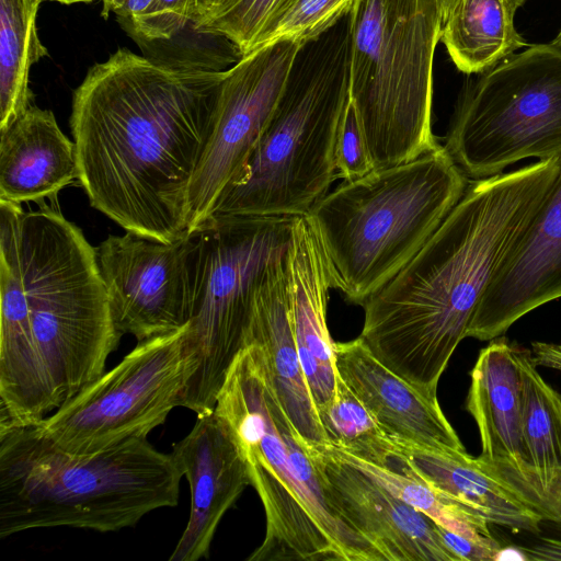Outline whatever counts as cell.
<instances>
[{"instance_id": "cell-1", "label": "cell", "mask_w": 561, "mask_h": 561, "mask_svg": "<svg viewBox=\"0 0 561 561\" xmlns=\"http://www.w3.org/2000/svg\"><path fill=\"white\" fill-rule=\"evenodd\" d=\"M226 73L127 48L90 67L73 91L70 126L91 206L147 238L190 234L188 191Z\"/></svg>"}, {"instance_id": "cell-2", "label": "cell", "mask_w": 561, "mask_h": 561, "mask_svg": "<svg viewBox=\"0 0 561 561\" xmlns=\"http://www.w3.org/2000/svg\"><path fill=\"white\" fill-rule=\"evenodd\" d=\"M561 157L471 180L421 250L364 304L359 337L422 393L437 386L499 265L549 195Z\"/></svg>"}, {"instance_id": "cell-3", "label": "cell", "mask_w": 561, "mask_h": 561, "mask_svg": "<svg viewBox=\"0 0 561 561\" xmlns=\"http://www.w3.org/2000/svg\"><path fill=\"white\" fill-rule=\"evenodd\" d=\"M182 477L172 454L157 450L147 437L72 454L36 425L0 431V538L50 527H133L146 514L178 504Z\"/></svg>"}, {"instance_id": "cell-4", "label": "cell", "mask_w": 561, "mask_h": 561, "mask_svg": "<svg viewBox=\"0 0 561 561\" xmlns=\"http://www.w3.org/2000/svg\"><path fill=\"white\" fill-rule=\"evenodd\" d=\"M214 412L231 431L265 513L248 561H381L331 510L317 466L283 409L257 344L233 360Z\"/></svg>"}, {"instance_id": "cell-5", "label": "cell", "mask_w": 561, "mask_h": 561, "mask_svg": "<svg viewBox=\"0 0 561 561\" xmlns=\"http://www.w3.org/2000/svg\"><path fill=\"white\" fill-rule=\"evenodd\" d=\"M350 67L351 12L301 45L242 173L208 218L300 217L329 193Z\"/></svg>"}, {"instance_id": "cell-6", "label": "cell", "mask_w": 561, "mask_h": 561, "mask_svg": "<svg viewBox=\"0 0 561 561\" xmlns=\"http://www.w3.org/2000/svg\"><path fill=\"white\" fill-rule=\"evenodd\" d=\"M469 179L444 146L343 181L308 214L334 289L363 304L421 250L463 195Z\"/></svg>"}, {"instance_id": "cell-7", "label": "cell", "mask_w": 561, "mask_h": 561, "mask_svg": "<svg viewBox=\"0 0 561 561\" xmlns=\"http://www.w3.org/2000/svg\"><path fill=\"white\" fill-rule=\"evenodd\" d=\"M440 0H357L351 10L350 96L375 169L440 146L432 130Z\"/></svg>"}, {"instance_id": "cell-8", "label": "cell", "mask_w": 561, "mask_h": 561, "mask_svg": "<svg viewBox=\"0 0 561 561\" xmlns=\"http://www.w3.org/2000/svg\"><path fill=\"white\" fill-rule=\"evenodd\" d=\"M19 256L34 335L60 407L103 375L122 335L95 248L57 207L22 211Z\"/></svg>"}, {"instance_id": "cell-9", "label": "cell", "mask_w": 561, "mask_h": 561, "mask_svg": "<svg viewBox=\"0 0 561 561\" xmlns=\"http://www.w3.org/2000/svg\"><path fill=\"white\" fill-rule=\"evenodd\" d=\"M296 217H210L192 231L188 339L197 368L182 405L211 413L226 376L248 346L256 290L291 241Z\"/></svg>"}, {"instance_id": "cell-10", "label": "cell", "mask_w": 561, "mask_h": 561, "mask_svg": "<svg viewBox=\"0 0 561 561\" xmlns=\"http://www.w3.org/2000/svg\"><path fill=\"white\" fill-rule=\"evenodd\" d=\"M444 147L470 181L560 158L561 46H530L483 72L459 99Z\"/></svg>"}, {"instance_id": "cell-11", "label": "cell", "mask_w": 561, "mask_h": 561, "mask_svg": "<svg viewBox=\"0 0 561 561\" xmlns=\"http://www.w3.org/2000/svg\"><path fill=\"white\" fill-rule=\"evenodd\" d=\"M197 368L188 323L141 342L114 368L82 388L36 425L56 447L100 451L147 437L182 405Z\"/></svg>"}, {"instance_id": "cell-12", "label": "cell", "mask_w": 561, "mask_h": 561, "mask_svg": "<svg viewBox=\"0 0 561 561\" xmlns=\"http://www.w3.org/2000/svg\"><path fill=\"white\" fill-rule=\"evenodd\" d=\"M302 44L278 42L243 55L221 82L210 135L188 191L187 224L202 226L242 173Z\"/></svg>"}, {"instance_id": "cell-13", "label": "cell", "mask_w": 561, "mask_h": 561, "mask_svg": "<svg viewBox=\"0 0 561 561\" xmlns=\"http://www.w3.org/2000/svg\"><path fill=\"white\" fill-rule=\"evenodd\" d=\"M194 233L164 242L126 231L96 250L112 318L121 335L138 342L181 329L191 316Z\"/></svg>"}, {"instance_id": "cell-14", "label": "cell", "mask_w": 561, "mask_h": 561, "mask_svg": "<svg viewBox=\"0 0 561 561\" xmlns=\"http://www.w3.org/2000/svg\"><path fill=\"white\" fill-rule=\"evenodd\" d=\"M20 204L0 201V431L37 425L59 405L34 335L19 256Z\"/></svg>"}, {"instance_id": "cell-15", "label": "cell", "mask_w": 561, "mask_h": 561, "mask_svg": "<svg viewBox=\"0 0 561 561\" xmlns=\"http://www.w3.org/2000/svg\"><path fill=\"white\" fill-rule=\"evenodd\" d=\"M309 454L333 513L364 537L381 561H459L431 517L344 460L331 445Z\"/></svg>"}, {"instance_id": "cell-16", "label": "cell", "mask_w": 561, "mask_h": 561, "mask_svg": "<svg viewBox=\"0 0 561 561\" xmlns=\"http://www.w3.org/2000/svg\"><path fill=\"white\" fill-rule=\"evenodd\" d=\"M560 297L561 167L549 195L499 265L466 337H500L523 316Z\"/></svg>"}, {"instance_id": "cell-17", "label": "cell", "mask_w": 561, "mask_h": 561, "mask_svg": "<svg viewBox=\"0 0 561 561\" xmlns=\"http://www.w3.org/2000/svg\"><path fill=\"white\" fill-rule=\"evenodd\" d=\"M171 454L187 479L191 510L169 560L208 558L220 520L251 484L245 460L231 431L214 411L197 416L191 432L173 445Z\"/></svg>"}, {"instance_id": "cell-18", "label": "cell", "mask_w": 561, "mask_h": 561, "mask_svg": "<svg viewBox=\"0 0 561 561\" xmlns=\"http://www.w3.org/2000/svg\"><path fill=\"white\" fill-rule=\"evenodd\" d=\"M293 328L302 371L317 411L334 397L339 373L327 324L330 265L309 215L296 217L286 255Z\"/></svg>"}, {"instance_id": "cell-19", "label": "cell", "mask_w": 561, "mask_h": 561, "mask_svg": "<svg viewBox=\"0 0 561 561\" xmlns=\"http://www.w3.org/2000/svg\"><path fill=\"white\" fill-rule=\"evenodd\" d=\"M334 353L339 375L387 435L425 448L466 451L437 397L386 367L359 336L334 343Z\"/></svg>"}, {"instance_id": "cell-20", "label": "cell", "mask_w": 561, "mask_h": 561, "mask_svg": "<svg viewBox=\"0 0 561 561\" xmlns=\"http://www.w3.org/2000/svg\"><path fill=\"white\" fill-rule=\"evenodd\" d=\"M286 255L270 267L256 290L248 346L262 347L276 396L309 451L329 442L299 360L288 298Z\"/></svg>"}, {"instance_id": "cell-21", "label": "cell", "mask_w": 561, "mask_h": 561, "mask_svg": "<svg viewBox=\"0 0 561 561\" xmlns=\"http://www.w3.org/2000/svg\"><path fill=\"white\" fill-rule=\"evenodd\" d=\"M78 180L75 141L51 111L32 103L0 129V201L42 203Z\"/></svg>"}, {"instance_id": "cell-22", "label": "cell", "mask_w": 561, "mask_h": 561, "mask_svg": "<svg viewBox=\"0 0 561 561\" xmlns=\"http://www.w3.org/2000/svg\"><path fill=\"white\" fill-rule=\"evenodd\" d=\"M391 439L394 445L392 465L422 479L489 524L513 530L539 531L540 516L491 472L480 457Z\"/></svg>"}, {"instance_id": "cell-23", "label": "cell", "mask_w": 561, "mask_h": 561, "mask_svg": "<svg viewBox=\"0 0 561 561\" xmlns=\"http://www.w3.org/2000/svg\"><path fill=\"white\" fill-rule=\"evenodd\" d=\"M470 377L466 408L478 426L479 457L513 467L527 463L517 347L501 336L491 340L481 350Z\"/></svg>"}, {"instance_id": "cell-24", "label": "cell", "mask_w": 561, "mask_h": 561, "mask_svg": "<svg viewBox=\"0 0 561 561\" xmlns=\"http://www.w3.org/2000/svg\"><path fill=\"white\" fill-rule=\"evenodd\" d=\"M527 0H458L443 22L440 41L463 73L485 72L527 46L514 25Z\"/></svg>"}, {"instance_id": "cell-25", "label": "cell", "mask_w": 561, "mask_h": 561, "mask_svg": "<svg viewBox=\"0 0 561 561\" xmlns=\"http://www.w3.org/2000/svg\"><path fill=\"white\" fill-rule=\"evenodd\" d=\"M43 1L0 0V129L34 103L30 70L48 55L36 25Z\"/></svg>"}, {"instance_id": "cell-26", "label": "cell", "mask_w": 561, "mask_h": 561, "mask_svg": "<svg viewBox=\"0 0 561 561\" xmlns=\"http://www.w3.org/2000/svg\"><path fill=\"white\" fill-rule=\"evenodd\" d=\"M522 375V428L527 465L561 469V394L537 370L531 352L517 347Z\"/></svg>"}, {"instance_id": "cell-27", "label": "cell", "mask_w": 561, "mask_h": 561, "mask_svg": "<svg viewBox=\"0 0 561 561\" xmlns=\"http://www.w3.org/2000/svg\"><path fill=\"white\" fill-rule=\"evenodd\" d=\"M333 449L344 460L416 511L431 517L439 526L472 540L493 538L485 519L450 500L422 479L392 463L389 467H381L355 458L335 447Z\"/></svg>"}, {"instance_id": "cell-28", "label": "cell", "mask_w": 561, "mask_h": 561, "mask_svg": "<svg viewBox=\"0 0 561 561\" xmlns=\"http://www.w3.org/2000/svg\"><path fill=\"white\" fill-rule=\"evenodd\" d=\"M318 414L329 445L377 466L391 465L392 439L340 375L334 397Z\"/></svg>"}, {"instance_id": "cell-29", "label": "cell", "mask_w": 561, "mask_h": 561, "mask_svg": "<svg viewBox=\"0 0 561 561\" xmlns=\"http://www.w3.org/2000/svg\"><path fill=\"white\" fill-rule=\"evenodd\" d=\"M357 0H291L260 37L253 50L278 42L304 44L329 30Z\"/></svg>"}, {"instance_id": "cell-30", "label": "cell", "mask_w": 561, "mask_h": 561, "mask_svg": "<svg viewBox=\"0 0 561 561\" xmlns=\"http://www.w3.org/2000/svg\"><path fill=\"white\" fill-rule=\"evenodd\" d=\"M291 0H230L202 27L225 36L241 55L252 51L272 23Z\"/></svg>"}, {"instance_id": "cell-31", "label": "cell", "mask_w": 561, "mask_h": 561, "mask_svg": "<svg viewBox=\"0 0 561 561\" xmlns=\"http://www.w3.org/2000/svg\"><path fill=\"white\" fill-rule=\"evenodd\" d=\"M482 461L542 520L561 524V469L538 472L527 463L513 467Z\"/></svg>"}, {"instance_id": "cell-32", "label": "cell", "mask_w": 561, "mask_h": 561, "mask_svg": "<svg viewBox=\"0 0 561 561\" xmlns=\"http://www.w3.org/2000/svg\"><path fill=\"white\" fill-rule=\"evenodd\" d=\"M334 164L336 176L347 182L358 180L375 170L350 89L337 128Z\"/></svg>"}, {"instance_id": "cell-33", "label": "cell", "mask_w": 561, "mask_h": 561, "mask_svg": "<svg viewBox=\"0 0 561 561\" xmlns=\"http://www.w3.org/2000/svg\"><path fill=\"white\" fill-rule=\"evenodd\" d=\"M196 0H153L129 33L137 39L153 42L172 38L195 20Z\"/></svg>"}, {"instance_id": "cell-34", "label": "cell", "mask_w": 561, "mask_h": 561, "mask_svg": "<svg viewBox=\"0 0 561 561\" xmlns=\"http://www.w3.org/2000/svg\"><path fill=\"white\" fill-rule=\"evenodd\" d=\"M437 529L444 543L459 561H495L502 548L494 538L478 541L453 533L438 524Z\"/></svg>"}, {"instance_id": "cell-35", "label": "cell", "mask_w": 561, "mask_h": 561, "mask_svg": "<svg viewBox=\"0 0 561 561\" xmlns=\"http://www.w3.org/2000/svg\"><path fill=\"white\" fill-rule=\"evenodd\" d=\"M550 535L540 537L534 545L522 547L527 561H561V524Z\"/></svg>"}, {"instance_id": "cell-36", "label": "cell", "mask_w": 561, "mask_h": 561, "mask_svg": "<svg viewBox=\"0 0 561 561\" xmlns=\"http://www.w3.org/2000/svg\"><path fill=\"white\" fill-rule=\"evenodd\" d=\"M153 0H126L115 12L124 26L136 23L150 8Z\"/></svg>"}, {"instance_id": "cell-37", "label": "cell", "mask_w": 561, "mask_h": 561, "mask_svg": "<svg viewBox=\"0 0 561 561\" xmlns=\"http://www.w3.org/2000/svg\"><path fill=\"white\" fill-rule=\"evenodd\" d=\"M230 0H196V15L193 21L196 27H202L211 20Z\"/></svg>"}, {"instance_id": "cell-38", "label": "cell", "mask_w": 561, "mask_h": 561, "mask_svg": "<svg viewBox=\"0 0 561 561\" xmlns=\"http://www.w3.org/2000/svg\"><path fill=\"white\" fill-rule=\"evenodd\" d=\"M540 360L543 366L561 371V343H548L541 352Z\"/></svg>"}, {"instance_id": "cell-39", "label": "cell", "mask_w": 561, "mask_h": 561, "mask_svg": "<svg viewBox=\"0 0 561 561\" xmlns=\"http://www.w3.org/2000/svg\"><path fill=\"white\" fill-rule=\"evenodd\" d=\"M500 560H518L527 561L526 554L522 547L519 548H501L495 561Z\"/></svg>"}, {"instance_id": "cell-40", "label": "cell", "mask_w": 561, "mask_h": 561, "mask_svg": "<svg viewBox=\"0 0 561 561\" xmlns=\"http://www.w3.org/2000/svg\"><path fill=\"white\" fill-rule=\"evenodd\" d=\"M102 1V11L101 15L104 19H107L110 13H115L126 0H101Z\"/></svg>"}, {"instance_id": "cell-41", "label": "cell", "mask_w": 561, "mask_h": 561, "mask_svg": "<svg viewBox=\"0 0 561 561\" xmlns=\"http://www.w3.org/2000/svg\"><path fill=\"white\" fill-rule=\"evenodd\" d=\"M458 0H440L443 8V22Z\"/></svg>"}, {"instance_id": "cell-42", "label": "cell", "mask_w": 561, "mask_h": 561, "mask_svg": "<svg viewBox=\"0 0 561 561\" xmlns=\"http://www.w3.org/2000/svg\"><path fill=\"white\" fill-rule=\"evenodd\" d=\"M48 1H55L61 4H75V3H89L94 0H48Z\"/></svg>"}, {"instance_id": "cell-43", "label": "cell", "mask_w": 561, "mask_h": 561, "mask_svg": "<svg viewBox=\"0 0 561 561\" xmlns=\"http://www.w3.org/2000/svg\"><path fill=\"white\" fill-rule=\"evenodd\" d=\"M553 44L561 46V30L559 31L556 38L552 41Z\"/></svg>"}]
</instances>
